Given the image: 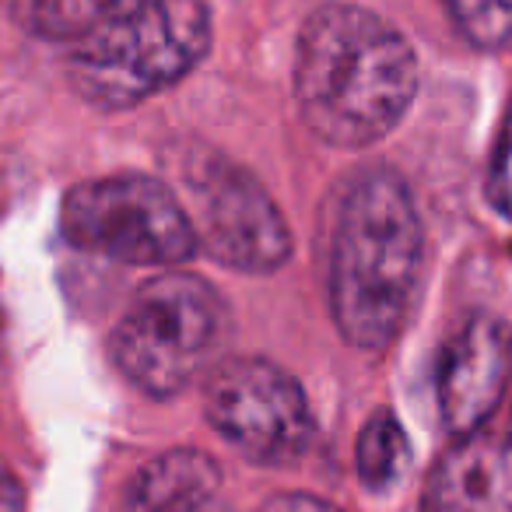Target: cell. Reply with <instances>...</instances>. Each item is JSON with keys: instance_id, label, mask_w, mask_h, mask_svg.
<instances>
[{"instance_id": "cell-1", "label": "cell", "mask_w": 512, "mask_h": 512, "mask_svg": "<svg viewBox=\"0 0 512 512\" xmlns=\"http://www.w3.org/2000/svg\"><path fill=\"white\" fill-rule=\"evenodd\" d=\"M418 95V57L404 32L358 4L313 11L295 46V102L320 141L369 148Z\"/></svg>"}, {"instance_id": "cell-2", "label": "cell", "mask_w": 512, "mask_h": 512, "mask_svg": "<svg viewBox=\"0 0 512 512\" xmlns=\"http://www.w3.org/2000/svg\"><path fill=\"white\" fill-rule=\"evenodd\" d=\"M425 264V228L393 169H362L341 193L330 239V313L344 341L379 351L400 334Z\"/></svg>"}, {"instance_id": "cell-3", "label": "cell", "mask_w": 512, "mask_h": 512, "mask_svg": "<svg viewBox=\"0 0 512 512\" xmlns=\"http://www.w3.org/2000/svg\"><path fill=\"white\" fill-rule=\"evenodd\" d=\"M207 50L204 0H130L71 46L67 74L95 109H130L183 81Z\"/></svg>"}, {"instance_id": "cell-4", "label": "cell", "mask_w": 512, "mask_h": 512, "mask_svg": "<svg viewBox=\"0 0 512 512\" xmlns=\"http://www.w3.org/2000/svg\"><path fill=\"white\" fill-rule=\"evenodd\" d=\"M225 334V302L197 274L165 271L130 299L109 355L130 386L155 400L183 393L207 369Z\"/></svg>"}, {"instance_id": "cell-5", "label": "cell", "mask_w": 512, "mask_h": 512, "mask_svg": "<svg viewBox=\"0 0 512 512\" xmlns=\"http://www.w3.org/2000/svg\"><path fill=\"white\" fill-rule=\"evenodd\" d=\"M71 246L134 267H176L197 253L190 214L169 183L144 172L85 179L60 204Z\"/></svg>"}, {"instance_id": "cell-6", "label": "cell", "mask_w": 512, "mask_h": 512, "mask_svg": "<svg viewBox=\"0 0 512 512\" xmlns=\"http://www.w3.org/2000/svg\"><path fill=\"white\" fill-rule=\"evenodd\" d=\"M183 190L197 249L214 264L239 274H274L288 264L292 228L256 176L200 148L183 165Z\"/></svg>"}, {"instance_id": "cell-7", "label": "cell", "mask_w": 512, "mask_h": 512, "mask_svg": "<svg viewBox=\"0 0 512 512\" xmlns=\"http://www.w3.org/2000/svg\"><path fill=\"white\" fill-rule=\"evenodd\" d=\"M204 414L211 428L264 467L302 460L316 435L313 411L299 379L267 358H225L204 383Z\"/></svg>"}, {"instance_id": "cell-8", "label": "cell", "mask_w": 512, "mask_h": 512, "mask_svg": "<svg viewBox=\"0 0 512 512\" xmlns=\"http://www.w3.org/2000/svg\"><path fill=\"white\" fill-rule=\"evenodd\" d=\"M512 379V327L498 316L477 313L446 344L435 376L442 425L453 439L488 425Z\"/></svg>"}, {"instance_id": "cell-9", "label": "cell", "mask_w": 512, "mask_h": 512, "mask_svg": "<svg viewBox=\"0 0 512 512\" xmlns=\"http://www.w3.org/2000/svg\"><path fill=\"white\" fill-rule=\"evenodd\" d=\"M418 512H512V439H456L435 460Z\"/></svg>"}, {"instance_id": "cell-10", "label": "cell", "mask_w": 512, "mask_h": 512, "mask_svg": "<svg viewBox=\"0 0 512 512\" xmlns=\"http://www.w3.org/2000/svg\"><path fill=\"white\" fill-rule=\"evenodd\" d=\"M221 488V467L200 449H169L123 488L116 512H204Z\"/></svg>"}, {"instance_id": "cell-11", "label": "cell", "mask_w": 512, "mask_h": 512, "mask_svg": "<svg viewBox=\"0 0 512 512\" xmlns=\"http://www.w3.org/2000/svg\"><path fill=\"white\" fill-rule=\"evenodd\" d=\"M355 467L362 488L372 495H386L404 481V474L411 470V442L393 411L383 407V411L369 414V421L358 432Z\"/></svg>"}, {"instance_id": "cell-12", "label": "cell", "mask_w": 512, "mask_h": 512, "mask_svg": "<svg viewBox=\"0 0 512 512\" xmlns=\"http://www.w3.org/2000/svg\"><path fill=\"white\" fill-rule=\"evenodd\" d=\"M130 4V0H32L29 29L46 39H67L78 43L88 32H95L109 15Z\"/></svg>"}, {"instance_id": "cell-13", "label": "cell", "mask_w": 512, "mask_h": 512, "mask_svg": "<svg viewBox=\"0 0 512 512\" xmlns=\"http://www.w3.org/2000/svg\"><path fill=\"white\" fill-rule=\"evenodd\" d=\"M456 29L474 46L495 50L512 43V0H442Z\"/></svg>"}, {"instance_id": "cell-14", "label": "cell", "mask_w": 512, "mask_h": 512, "mask_svg": "<svg viewBox=\"0 0 512 512\" xmlns=\"http://www.w3.org/2000/svg\"><path fill=\"white\" fill-rule=\"evenodd\" d=\"M488 200L502 218L512 221V102L505 109L502 130H498L495 155L488 165Z\"/></svg>"}, {"instance_id": "cell-15", "label": "cell", "mask_w": 512, "mask_h": 512, "mask_svg": "<svg viewBox=\"0 0 512 512\" xmlns=\"http://www.w3.org/2000/svg\"><path fill=\"white\" fill-rule=\"evenodd\" d=\"M256 512H341L334 502L327 498L306 495V491H281V495H271Z\"/></svg>"}, {"instance_id": "cell-16", "label": "cell", "mask_w": 512, "mask_h": 512, "mask_svg": "<svg viewBox=\"0 0 512 512\" xmlns=\"http://www.w3.org/2000/svg\"><path fill=\"white\" fill-rule=\"evenodd\" d=\"M0 512H25V491L11 470L0 467Z\"/></svg>"}, {"instance_id": "cell-17", "label": "cell", "mask_w": 512, "mask_h": 512, "mask_svg": "<svg viewBox=\"0 0 512 512\" xmlns=\"http://www.w3.org/2000/svg\"><path fill=\"white\" fill-rule=\"evenodd\" d=\"M0 348H4V323H0Z\"/></svg>"}, {"instance_id": "cell-18", "label": "cell", "mask_w": 512, "mask_h": 512, "mask_svg": "<svg viewBox=\"0 0 512 512\" xmlns=\"http://www.w3.org/2000/svg\"><path fill=\"white\" fill-rule=\"evenodd\" d=\"M509 439H512V418H509Z\"/></svg>"}, {"instance_id": "cell-19", "label": "cell", "mask_w": 512, "mask_h": 512, "mask_svg": "<svg viewBox=\"0 0 512 512\" xmlns=\"http://www.w3.org/2000/svg\"><path fill=\"white\" fill-rule=\"evenodd\" d=\"M204 512H214V509H211V505H207V509H204Z\"/></svg>"}]
</instances>
